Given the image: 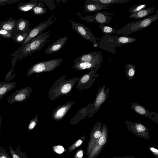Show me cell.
I'll list each match as a JSON object with an SVG mask.
<instances>
[{
    "instance_id": "cell-1",
    "label": "cell",
    "mask_w": 158,
    "mask_h": 158,
    "mask_svg": "<svg viewBox=\"0 0 158 158\" xmlns=\"http://www.w3.org/2000/svg\"><path fill=\"white\" fill-rule=\"evenodd\" d=\"M66 74L63 75L50 87L48 94L50 100L54 101L60 96L69 94L79 79L78 77L66 80Z\"/></svg>"
},
{
    "instance_id": "cell-2",
    "label": "cell",
    "mask_w": 158,
    "mask_h": 158,
    "mask_svg": "<svg viewBox=\"0 0 158 158\" xmlns=\"http://www.w3.org/2000/svg\"><path fill=\"white\" fill-rule=\"evenodd\" d=\"M136 40L131 37L105 34L101 38L98 47L102 50L116 54V47L133 42Z\"/></svg>"
},
{
    "instance_id": "cell-3",
    "label": "cell",
    "mask_w": 158,
    "mask_h": 158,
    "mask_svg": "<svg viewBox=\"0 0 158 158\" xmlns=\"http://www.w3.org/2000/svg\"><path fill=\"white\" fill-rule=\"evenodd\" d=\"M158 18V10L154 15H151L141 20L128 23L120 29L117 30L115 34L124 36L132 33L144 29L156 20Z\"/></svg>"
},
{
    "instance_id": "cell-4",
    "label": "cell",
    "mask_w": 158,
    "mask_h": 158,
    "mask_svg": "<svg viewBox=\"0 0 158 158\" xmlns=\"http://www.w3.org/2000/svg\"><path fill=\"white\" fill-rule=\"evenodd\" d=\"M51 32L50 30L43 32L25 44L22 52L25 55H31L41 49L49 41Z\"/></svg>"
},
{
    "instance_id": "cell-5",
    "label": "cell",
    "mask_w": 158,
    "mask_h": 158,
    "mask_svg": "<svg viewBox=\"0 0 158 158\" xmlns=\"http://www.w3.org/2000/svg\"><path fill=\"white\" fill-rule=\"evenodd\" d=\"M63 60L61 58H56L38 63L28 69L26 76L28 77L35 73L52 71L59 66Z\"/></svg>"
},
{
    "instance_id": "cell-6",
    "label": "cell",
    "mask_w": 158,
    "mask_h": 158,
    "mask_svg": "<svg viewBox=\"0 0 158 158\" xmlns=\"http://www.w3.org/2000/svg\"><path fill=\"white\" fill-rule=\"evenodd\" d=\"M105 88V84L99 87L96 94L95 98L93 103V108L90 114L88 116V118L92 117L100 109L102 104L106 101L109 96L110 89L108 87Z\"/></svg>"
},
{
    "instance_id": "cell-7",
    "label": "cell",
    "mask_w": 158,
    "mask_h": 158,
    "mask_svg": "<svg viewBox=\"0 0 158 158\" xmlns=\"http://www.w3.org/2000/svg\"><path fill=\"white\" fill-rule=\"evenodd\" d=\"M99 69L97 68L92 69L88 73L79 77V79L76 86V88L80 91L90 88L94 84L95 79L99 77L97 71Z\"/></svg>"
},
{
    "instance_id": "cell-8",
    "label": "cell",
    "mask_w": 158,
    "mask_h": 158,
    "mask_svg": "<svg viewBox=\"0 0 158 158\" xmlns=\"http://www.w3.org/2000/svg\"><path fill=\"white\" fill-rule=\"evenodd\" d=\"M56 20V17H54V15H52L46 22L40 23L37 26L31 29L29 32L23 44L25 45L37 36L42 33L44 30L53 23Z\"/></svg>"
},
{
    "instance_id": "cell-9",
    "label": "cell",
    "mask_w": 158,
    "mask_h": 158,
    "mask_svg": "<svg viewBox=\"0 0 158 158\" xmlns=\"http://www.w3.org/2000/svg\"><path fill=\"white\" fill-rule=\"evenodd\" d=\"M71 26L73 30L76 31L84 39L96 43V39L89 28L84 25L70 20Z\"/></svg>"
},
{
    "instance_id": "cell-10",
    "label": "cell",
    "mask_w": 158,
    "mask_h": 158,
    "mask_svg": "<svg viewBox=\"0 0 158 158\" xmlns=\"http://www.w3.org/2000/svg\"><path fill=\"white\" fill-rule=\"evenodd\" d=\"M33 90L30 87H25L15 91L10 95L8 102L10 105L14 102L22 103L26 101Z\"/></svg>"
},
{
    "instance_id": "cell-11",
    "label": "cell",
    "mask_w": 158,
    "mask_h": 158,
    "mask_svg": "<svg viewBox=\"0 0 158 158\" xmlns=\"http://www.w3.org/2000/svg\"><path fill=\"white\" fill-rule=\"evenodd\" d=\"M114 15L113 13L108 12L98 11L92 16H89L86 20L89 23L94 22L98 24L103 25L109 24Z\"/></svg>"
},
{
    "instance_id": "cell-12",
    "label": "cell",
    "mask_w": 158,
    "mask_h": 158,
    "mask_svg": "<svg viewBox=\"0 0 158 158\" xmlns=\"http://www.w3.org/2000/svg\"><path fill=\"white\" fill-rule=\"evenodd\" d=\"M131 108L137 114L148 118L157 124L158 122V114L156 112L150 111L147 110L143 106L136 103L133 102L131 104Z\"/></svg>"
},
{
    "instance_id": "cell-13",
    "label": "cell",
    "mask_w": 158,
    "mask_h": 158,
    "mask_svg": "<svg viewBox=\"0 0 158 158\" xmlns=\"http://www.w3.org/2000/svg\"><path fill=\"white\" fill-rule=\"evenodd\" d=\"M74 103L73 101L68 102L55 109L52 113L53 120L58 121L64 118Z\"/></svg>"
},
{
    "instance_id": "cell-14",
    "label": "cell",
    "mask_w": 158,
    "mask_h": 158,
    "mask_svg": "<svg viewBox=\"0 0 158 158\" xmlns=\"http://www.w3.org/2000/svg\"><path fill=\"white\" fill-rule=\"evenodd\" d=\"M103 60H97L91 62H76L74 63L72 69L76 70L81 71L84 70H90L99 68L101 67Z\"/></svg>"
},
{
    "instance_id": "cell-15",
    "label": "cell",
    "mask_w": 158,
    "mask_h": 158,
    "mask_svg": "<svg viewBox=\"0 0 158 158\" xmlns=\"http://www.w3.org/2000/svg\"><path fill=\"white\" fill-rule=\"evenodd\" d=\"M93 107V103L91 102L85 107L81 108L71 118L70 124L72 125H76L84 119L90 114Z\"/></svg>"
},
{
    "instance_id": "cell-16",
    "label": "cell",
    "mask_w": 158,
    "mask_h": 158,
    "mask_svg": "<svg viewBox=\"0 0 158 158\" xmlns=\"http://www.w3.org/2000/svg\"><path fill=\"white\" fill-rule=\"evenodd\" d=\"M103 56L99 52L94 51L83 54L80 56L76 58L73 62H91L97 60H103Z\"/></svg>"
},
{
    "instance_id": "cell-17",
    "label": "cell",
    "mask_w": 158,
    "mask_h": 158,
    "mask_svg": "<svg viewBox=\"0 0 158 158\" xmlns=\"http://www.w3.org/2000/svg\"><path fill=\"white\" fill-rule=\"evenodd\" d=\"M84 7L85 13H95L104 9L109 8L111 5L103 4L96 2H89L88 0L85 1Z\"/></svg>"
},
{
    "instance_id": "cell-18",
    "label": "cell",
    "mask_w": 158,
    "mask_h": 158,
    "mask_svg": "<svg viewBox=\"0 0 158 158\" xmlns=\"http://www.w3.org/2000/svg\"><path fill=\"white\" fill-rule=\"evenodd\" d=\"M102 126V123L100 122L97 123L94 126L91 132L90 139L88 145L87 154H89L91 151V149L94 144V139L100 138L101 137L102 134L101 129Z\"/></svg>"
},
{
    "instance_id": "cell-19",
    "label": "cell",
    "mask_w": 158,
    "mask_h": 158,
    "mask_svg": "<svg viewBox=\"0 0 158 158\" xmlns=\"http://www.w3.org/2000/svg\"><path fill=\"white\" fill-rule=\"evenodd\" d=\"M68 39L67 36L58 39L47 48L45 51V53L50 54L58 51L63 47Z\"/></svg>"
},
{
    "instance_id": "cell-20",
    "label": "cell",
    "mask_w": 158,
    "mask_h": 158,
    "mask_svg": "<svg viewBox=\"0 0 158 158\" xmlns=\"http://www.w3.org/2000/svg\"><path fill=\"white\" fill-rule=\"evenodd\" d=\"M156 8V7L152 6L137 12L131 13L129 16L128 17L130 18H133L136 19L144 17L153 13Z\"/></svg>"
},
{
    "instance_id": "cell-21",
    "label": "cell",
    "mask_w": 158,
    "mask_h": 158,
    "mask_svg": "<svg viewBox=\"0 0 158 158\" xmlns=\"http://www.w3.org/2000/svg\"><path fill=\"white\" fill-rule=\"evenodd\" d=\"M16 86V82H2L0 84V100L8 92Z\"/></svg>"
},
{
    "instance_id": "cell-22",
    "label": "cell",
    "mask_w": 158,
    "mask_h": 158,
    "mask_svg": "<svg viewBox=\"0 0 158 158\" xmlns=\"http://www.w3.org/2000/svg\"><path fill=\"white\" fill-rule=\"evenodd\" d=\"M124 69L126 77L130 80L132 79L135 74V65L132 63L127 64L124 67Z\"/></svg>"
},
{
    "instance_id": "cell-23",
    "label": "cell",
    "mask_w": 158,
    "mask_h": 158,
    "mask_svg": "<svg viewBox=\"0 0 158 158\" xmlns=\"http://www.w3.org/2000/svg\"><path fill=\"white\" fill-rule=\"evenodd\" d=\"M10 152L12 158H27L26 155L18 147L15 150L11 146L9 147Z\"/></svg>"
},
{
    "instance_id": "cell-24",
    "label": "cell",
    "mask_w": 158,
    "mask_h": 158,
    "mask_svg": "<svg viewBox=\"0 0 158 158\" xmlns=\"http://www.w3.org/2000/svg\"><path fill=\"white\" fill-rule=\"evenodd\" d=\"M38 0L33 1L30 2L25 3L18 6V8L20 11L25 12L30 10L37 5Z\"/></svg>"
},
{
    "instance_id": "cell-25",
    "label": "cell",
    "mask_w": 158,
    "mask_h": 158,
    "mask_svg": "<svg viewBox=\"0 0 158 158\" xmlns=\"http://www.w3.org/2000/svg\"><path fill=\"white\" fill-rule=\"evenodd\" d=\"M89 2L103 4L111 5L113 4L128 2L130 0H88Z\"/></svg>"
},
{
    "instance_id": "cell-26",
    "label": "cell",
    "mask_w": 158,
    "mask_h": 158,
    "mask_svg": "<svg viewBox=\"0 0 158 158\" xmlns=\"http://www.w3.org/2000/svg\"><path fill=\"white\" fill-rule=\"evenodd\" d=\"M35 15H42L46 13L47 9L42 2H39L32 9Z\"/></svg>"
},
{
    "instance_id": "cell-27",
    "label": "cell",
    "mask_w": 158,
    "mask_h": 158,
    "mask_svg": "<svg viewBox=\"0 0 158 158\" xmlns=\"http://www.w3.org/2000/svg\"><path fill=\"white\" fill-rule=\"evenodd\" d=\"M148 6L146 3H141L134 5L128 8L129 13H133L144 9Z\"/></svg>"
},
{
    "instance_id": "cell-28",
    "label": "cell",
    "mask_w": 158,
    "mask_h": 158,
    "mask_svg": "<svg viewBox=\"0 0 158 158\" xmlns=\"http://www.w3.org/2000/svg\"><path fill=\"white\" fill-rule=\"evenodd\" d=\"M98 26L100 28L102 32L105 34L111 35L115 34L117 29L109 26L103 25L98 24Z\"/></svg>"
},
{
    "instance_id": "cell-29",
    "label": "cell",
    "mask_w": 158,
    "mask_h": 158,
    "mask_svg": "<svg viewBox=\"0 0 158 158\" xmlns=\"http://www.w3.org/2000/svg\"><path fill=\"white\" fill-rule=\"evenodd\" d=\"M85 138V136L84 135L80 137L69 148V151L71 152L81 145L84 141Z\"/></svg>"
},
{
    "instance_id": "cell-30",
    "label": "cell",
    "mask_w": 158,
    "mask_h": 158,
    "mask_svg": "<svg viewBox=\"0 0 158 158\" xmlns=\"http://www.w3.org/2000/svg\"><path fill=\"white\" fill-rule=\"evenodd\" d=\"M15 25V23L13 21H8L4 23L2 25V29L8 31H11Z\"/></svg>"
},
{
    "instance_id": "cell-31",
    "label": "cell",
    "mask_w": 158,
    "mask_h": 158,
    "mask_svg": "<svg viewBox=\"0 0 158 158\" xmlns=\"http://www.w3.org/2000/svg\"><path fill=\"white\" fill-rule=\"evenodd\" d=\"M38 115L37 114L33 118L30 120L27 127L28 131H31L34 128L38 122Z\"/></svg>"
},
{
    "instance_id": "cell-32",
    "label": "cell",
    "mask_w": 158,
    "mask_h": 158,
    "mask_svg": "<svg viewBox=\"0 0 158 158\" xmlns=\"http://www.w3.org/2000/svg\"><path fill=\"white\" fill-rule=\"evenodd\" d=\"M28 21L25 20H20L17 25L18 30L21 31L25 30L28 26Z\"/></svg>"
},
{
    "instance_id": "cell-33",
    "label": "cell",
    "mask_w": 158,
    "mask_h": 158,
    "mask_svg": "<svg viewBox=\"0 0 158 158\" xmlns=\"http://www.w3.org/2000/svg\"><path fill=\"white\" fill-rule=\"evenodd\" d=\"M0 158H12V157L10 156L5 148L0 147Z\"/></svg>"
},
{
    "instance_id": "cell-34",
    "label": "cell",
    "mask_w": 158,
    "mask_h": 158,
    "mask_svg": "<svg viewBox=\"0 0 158 158\" xmlns=\"http://www.w3.org/2000/svg\"><path fill=\"white\" fill-rule=\"evenodd\" d=\"M53 150L55 152L58 154H62L65 151L62 146L59 145L53 146Z\"/></svg>"
},
{
    "instance_id": "cell-35",
    "label": "cell",
    "mask_w": 158,
    "mask_h": 158,
    "mask_svg": "<svg viewBox=\"0 0 158 158\" xmlns=\"http://www.w3.org/2000/svg\"><path fill=\"white\" fill-rule=\"evenodd\" d=\"M0 35L4 37L9 38L11 34L9 31L3 29H0Z\"/></svg>"
},
{
    "instance_id": "cell-36",
    "label": "cell",
    "mask_w": 158,
    "mask_h": 158,
    "mask_svg": "<svg viewBox=\"0 0 158 158\" xmlns=\"http://www.w3.org/2000/svg\"><path fill=\"white\" fill-rule=\"evenodd\" d=\"M29 33H25L22 35H19L16 38V40L18 42H21L24 40L27 37Z\"/></svg>"
},
{
    "instance_id": "cell-37",
    "label": "cell",
    "mask_w": 158,
    "mask_h": 158,
    "mask_svg": "<svg viewBox=\"0 0 158 158\" xmlns=\"http://www.w3.org/2000/svg\"><path fill=\"white\" fill-rule=\"evenodd\" d=\"M84 152L82 149H78L75 154L74 158H83Z\"/></svg>"
},
{
    "instance_id": "cell-38",
    "label": "cell",
    "mask_w": 158,
    "mask_h": 158,
    "mask_svg": "<svg viewBox=\"0 0 158 158\" xmlns=\"http://www.w3.org/2000/svg\"><path fill=\"white\" fill-rule=\"evenodd\" d=\"M106 141V138L104 136H102L100 138L98 143L99 144L102 146L104 145Z\"/></svg>"
},
{
    "instance_id": "cell-39",
    "label": "cell",
    "mask_w": 158,
    "mask_h": 158,
    "mask_svg": "<svg viewBox=\"0 0 158 158\" xmlns=\"http://www.w3.org/2000/svg\"><path fill=\"white\" fill-rule=\"evenodd\" d=\"M150 149L152 151L157 154L158 153V151L155 148H151Z\"/></svg>"
},
{
    "instance_id": "cell-40",
    "label": "cell",
    "mask_w": 158,
    "mask_h": 158,
    "mask_svg": "<svg viewBox=\"0 0 158 158\" xmlns=\"http://www.w3.org/2000/svg\"><path fill=\"white\" fill-rule=\"evenodd\" d=\"M98 44L97 43H94V44L93 45L94 47L95 48H96L98 47Z\"/></svg>"
},
{
    "instance_id": "cell-41",
    "label": "cell",
    "mask_w": 158,
    "mask_h": 158,
    "mask_svg": "<svg viewBox=\"0 0 158 158\" xmlns=\"http://www.w3.org/2000/svg\"><path fill=\"white\" fill-rule=\"evenodd\" d=\"M2 121V116L0 115V129L1 127V123Z\"/></svg>"
},
{
    "instance_id": "cell-42",
    "label": "cell",
    "mask_w": 158,
    "mask_h": 158,
    "mask_svg": "<svg viewBox=\"0 0 158 158\" xmlns=\"http://www.w3.org/2000/svg\"><path fill=\"white\" fill-rule=\"evenodd\" d=\"M8 0H0V2L2 3V2H7Z\"/></svg>"
},
{
    "instance_id": "cell-43",
    "label": "cell",
    "mask_w": 158,
    "mask_h": 158,
    "mask_svg": "<svg viewBox=\"0 0 158 158\" xmlns=\"http://www.w3.org/2000/svg\"><path fill=\"white\" fill-rule=\"evenodd\" d=\"M2 83V82H0V84L1 83Z\"/></svg>"
}]
</instances>
